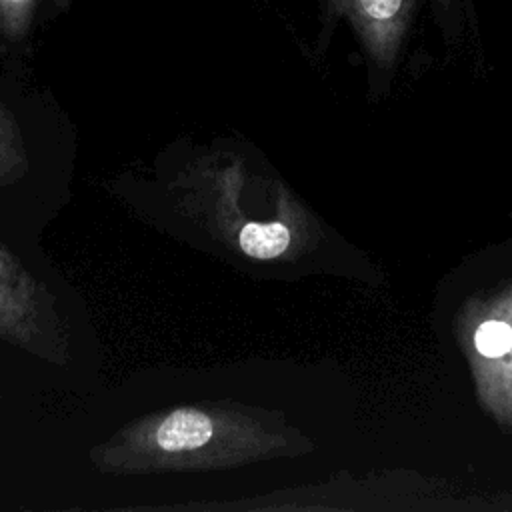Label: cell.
<instances>
[{"label": "cell", "mask_w": 512, "mask_h": 512, "mask_svg": "<svg viewBox=\"0 0 512 512\" xmlns=\"http://www.w3.org/2000/svg\"><path fill=\"white\" fill-rule=\"evenodd\" d=\"M286 452L288 430L278 414L218 400L134 418L96 444L88 458L98 472L130 476L240 468Z\"/></svg>", "instance_id": "obj_1"}, {"label": "cell", "mask_w": 512, "mask_h": 512, "mask_svg": "<svg viewBox=\"0 0 512 512\" xmlns=\"http://www.w3.org/2000/svg\"><path fill=\"white\" fill-rule=\"evenodd\" d=\"M182 210L214 240L250 260H276L296 242V214H262L260 178L244 156L212 150L174 182Z\"/></svg>", "instance_id": "obj_2"}, {"label": "cell", "mask_w": 512, "mask_h": 512, "mask_svg": "<svg viewBox=\"0 0 512 512\" xmlns=\"http://www.w3.org/2000/svg\"><path fill=\"white\" fill-rule=\"evenodd\" d=\"M58 320L46 288L0 242V342L64 364L66 338Z\"/></svg>", "instance_id": "obj_3"}, {"label": "cell", "mask_w": 512, "mask_h": 512, "mask_svg": "<svg viewBox=\"0 0 512 512\" xmlns=\"http://www.w3.org/2000/svg\"><path fill=\"white\" fill-rule=\"evenodd\" d=\"M28 170L24 138L14 116L0 102V186L22 178Z\"/></svg>", "instance_id": "obj_4"}, {"label": "cell", "mask_w": 512, "mask_h": 512, "mask_svg": "<svg viewBox=\"0 0 512 512\" xmlns=\"http://www.w3.org/2000/svg\"><path fill=\"white\" fill-rule=\"evenodd\" d=\"M38 0H0V30L8 38H22L32 22Z\"/></svg>", "instance_id": "obj_5"}, {"label": "cell", "mask_w": 512, "mask_h": 512, "mask_svg": "<svg viewBox=\"0 0 512 512\" xmlns=\"http://www.w3.org/2000/svg\"><path fill=\"white\" fill-rule=\"evenodd\" d=\"M474 342L482 356H504L512 348V326L500 320H488L476 330Z\"/></svg>", "instance_id": "obj_6"}, {"label": "cell", "mask_w": 512, "mask_h": 512, "mask_svg": "<svg viewBox=\"0 0 512 512\" xmlns=\"http://www.w3.org/2000/svg\"><path fill=\"white\" fill-rule=\"evenodd\" d=\"M362 10L374 20L390 18L402 4V0H360Z\"/></svg>", "instance_id": "obj_7"}]
</instances>
